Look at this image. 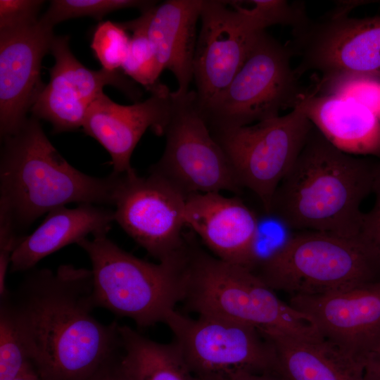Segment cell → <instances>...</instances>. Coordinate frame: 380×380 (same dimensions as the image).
Wrapping results in <instances>:
<instances>
[{
    "instance_id": "16",
    "label": "cell",
    "mask_w": 380,
    "mask_h": 380,
    "mask_svg": "<svg viewBox=\"0 0 380 380\" xmlns=\"http://www.w3.org/2000/svg\"><path fill=\"white\" fill-rule=\"evenodd\" d=\"M53 28L40 20L34 24L0 30V134L9 137L23 125L44 87L42 62L50 53Z\"/></svg>"
},
{
    "instance_id": "10",
    "label": "cell",
    "mask_w": 380,
    "mask_h": 380,
    "mask_svg": "<svg viewBox=\"0 0 380 380\" xmlns=\"http://www.w3.org/2000/svg\"><path fill=\"white\" fill-rule=\"evenodd\" d=\"M172 113L164 135L165 146L150 172L167 180L186 197L193 194L229 191L239 194L229 163L213 137L197 104L194 91L171 94Z\"/></svg>"
},
{
    "instance_id": "7",
    "label": "cell",
    "mask_w": 380,
    "mask_h": 380,
    "mask_svg": "<svg viewBox=\"0 0 380 380\" xmlns=\"http://www.w3.org/2000/svg\"><path fill=\"white\" fill-rule=\"evenodd\" d=\"M290 46L263 31L228 87L201 110L211 132L252 125L293 108L307 92L291 65Z\"/></svg>"
},
{
    "instance_id": "12",
    "label": "cell",
    "mask_w": 380,
    "mask_h": 380,
    "mask_svg": "<svg viewBox=\"0 0 380 380\" xmlns=\"http://www.w3.org/2000/svg\"><path fill=\"white\" fill-rule=\"evenodd\" d=\"M186 198L158 174L141 177L133 168L118 174L115 222L150 255L164 261L185 247Z\"/></svg>"
},
{
    "instance_id": "26",
    "label": "cell",
    "mask_w": 380,
    "mask_h": 380,
    "mask_svg": "<svg viewBox=\"0 0 380 380\" xmlns=\"http://www.w3.org/2000/svg\"><path fill=\"white\" fill-rule=\"evenodd\" d=\"M156 4L154 1L143 0H53L39 20L53 27L58 23L75 18L88 16L101 20L109 13L124 8H138L143 13Z\"/></svg>"
},
{
    "instance_id": "8",
    "label": "cell",
    "mask_w": 380,
    "mask_h": 380,
    "mask_svg": "<svg viewBox=\"0 0 380 380\" xmlns=\"http://www.w3.org/2000/svg\"><path fill=\"white\" fill-rule=\"evenodd\" d=\"M312 127L303 110L295 106L284 115L211 134L239 185L253 193L264 213H268L277 188L296 160Z\"/></svg>"
},
{
    "instance_id": "23",
    "label": "cell",
    "mask_w": 380,
    "mask_h": 380,
    "mask_svg": "<svg viewBox=\"0 0 380 380\" xmlns=\"http://www.w3.org/2000/svg\"><path fill=\"white\" fill-rule=\"evenodd\" d=\"M118 329L123 363L132 380H199L173 341H152L125 325Z\"/></svg>"
},
{
    "instance_id": "28",
    "label": "cell",
    "mask_w": 380,
    "mask_h": 380,
    "mask_svg": "<svg viewBox=\"0 0 380 380\" xmlns=\"http://www.w3.org/2000/svg\"><path fill=\"white\" fill-rule=\"evenodd\" d=\"M130 37L120 23L101 22L96 27L91 48L102 68L115 71L121 68L127 56Z\"/></svg>"
},
{
    "instance_id": "14",
    "label": "cell",
    "mask_w": 380,
    "mask_h": 380,
    "mask_svg": "<svg viewBox=\"0 0 380 380\" xmlns=\"http://www.w3.org/2000/svg\"><path fill=\"white\" fill-rule=\"evenodd\" d=\"M50 53L55 59L49 70L50 81L37 96L30 113L39 120L50 122L54 133L82 127L87 109L106 85L114 86L134 101L141 95L134 83L119 70L86 68L72 53L67 36H55Z\"/></svg>"
},
{
    "instance_id": "32",
    "label": "cell",
    "mask_w": 380,
    "mask_h": 380,
    "mask_svg": "<svg viewBox=\"0 0 380 380\" xmlns=\"http://www.w3.org/2000/svg\"><path fill=\"white\" fill-rule=\"evenodd\" d=\"M88 380H132L122 360V348L106 362Z\"/></svg>"
},
{
    "instance_id": "13",
    "label": "cell",
    "mask_w": 380,
    "mask_h": 380,
    "mask_svg": "<svg viewBox=\"0 0 380 380\" xmlns=\"http://www.w3.org/2000/svg\"><path fill=\"white\" fill-rule=\"evenodd\" d=\"M193 61V80L201 110L230 84L265 28L236 1L203 0Z\"/></svg>"
},
{
    "instance_id": "20",
    "label": "cell",
    "mask_w": 380,
    "mask_h": 380,
    "mask_svg": "<svg viewBox=\"0 0 380 380\" xmlns=\"http://www.w3.org/2000/svg\"><path fill=\"white\" fill-rule=\"evenodd\" d=\"M296 106L338 149L380 158V120L363 105L347 97L307 91Z\"/></svg>"
},
{
    "instance_id": "22",
    "label": "cell",
    "mask_w": 380,
    "mask_h": 380,
    "mask_svg": "<svg viewBox=\"0 0 380 380\" xmlns=\"http://www.w3.org/2000/svg\"><path fill=\"white\" fill-rule=\"evenodd\" d=\"M272 344L276 374L284 380H365L364 365L331 342L260 331Z\"/></svg>"
},
{
    "instance_id": "24",
    "label": "cell",
    "mask_w": 380,
    "mask_h": 380,
    "mask_svg": "<svg viewBox=\"0 0 380 380\" xmlns=\"http://www.w3.org/2000/svg\"><path fill=\"white\" fill-rule=\"evenodd\" d=\"M125 30L132 32L127 56L121 66L122 72L142 85L150 94L168 90L159 77L163 72L154 47L146 30L137 18L120 23Z\"/></svg>"
},
{
    "instance_id": "3",
    "label": "cell",
    "mask_w": 380,
    "mask_h": 380,
    "mask_svg": "<svg viewBox=\"0 0 380 380\" xmlns=\"http://www.w3.org/2000/svg\"><path fill=\"white\" fill-rule=\"evenodd\" d=\"M1 140L0 208L10 215L18 232L70 203L113 205L118 174L96 177L72 166L38 119L28 118L18 132Z\"/></svg>"
},
{
    "instance_id": "33",
    "label": "cell",
    "mask_w": 380,
    "mask_h": 380,
    "mask_svg": "<svg viewBox=\"0 0 380 380\" xmlns=\"http://www.w3.org/2000/svg\"><path fill=\"white\" fill-rule=\"evenodd\" d=\"M364 377L365 380H380V347L365 360Z\"/></svg>"
},
{
    "instance_id": "17",
    "label": "cell",
    "mask_w": 380,
    "mask_h": 380,
    "mask_svg": "<svg viewBox=\"0 0 380 380\" xmlns=\"http://www.w3.org/2000/svg\"><path fill=\"white\" fill-rule=\"evenodd\" d=\"M171 94L170 89L153 93L144 101L125 106L115 103L102 92L89 106L82 128L108 152L113 172L133 169L131 156L148 129L156 135H164L172 113Z\"/></svg>"
},
{
    "instance_id": "25",
    "label": "cell",
    "mask_w": 380,
    "mask_h": 380,
    "mask_svg": "<svg viewBox=\"0 0 380 380\" xmlns=\"http://www.w3.org/2000/svg\"><path fill=\"white\" fill-rule=\"evenodd\" d=\"M8 294L0 298V380H13L32 365Z\"/></svg>"
},
{
    "instance_id": "21",
    "label": "cell",
    "mask_w": 380,
    "mask_h": 380,
    "mask_svg": "<svg viewBox=\"0 0 380 380\" xmlns=\"http://www.w3.org/2000/svg\"><path fill=\"white\" fill-rule=\"evenodd\" d=\"M113 222L114 211L96 204L53 209L31 234L22 236L13 253L10 270H30L45 257L70 244H77L89 234L106 236Z\"/></svg>"
},
{
    "instance_id": "11",
    "label": "cell",
    "mask_w": 380,
    "mask_h": 380,
    "mask_svg": "<svg viewBox=\"0 0 380 380\" xmlns=\"http://www.w3.org/2000/svg\"><path fill=\"white\" fill-rule=\"evenodd\" d=\"M295 68L300 77L319 72L318 81L344 75L380 80V15L352 18L340 12L318 20H308L293 29Z\"/></svg>"
},
{
    "instance_id": "19",
    "label": "cell",
    "mask_w": 380,
    "mask_h": 380,
    "mask_svg": "<svg viewBox=\"0 0 380 380\" xmlns=\"http://www.w3.org/2000/svg\"><path fill=\"white\" fill-rule=\"evenodd\" d=\"M203 0H169L156 4L138 18L152 43L162 70L175 77V95L189 91L196 46V24Z\"/></svg>"
},
{
    "instance_id": "30",
    "label": "cell",
    "mask_w": 380,
    "mask_h": 380,
    "mask_svg": "<svg viewBox=\"0 0 380 380\" xmlns=\"http://www.w3.org/2000/svg\"><path fill=\"white\" fill-rule=\"evenodd\" d=\"M44 1L0 0V30L26 27L38 22Z\"/></svg>"
},
{
    "instance_id": "31",
    "label": "cell",
    "mask_w": 380,
    "mask_h": 380,
    "mask_svg": "<svg viewBox=\"0 0 380 380\" xmlns=\"http://www.w3.org/2000/svg\"><path fill=\"white\" fill-rule=\"evenodd\" d=\"M18 232L10 215L0 208V298L9 292L6 286V277L13 253L23 236H20Z\"/></svg>"
},
{
    "instance_id": "27",
    "label": "cell",
    "mask_w": 380,
    "mask_h": 380,
    "mask_svg": "<svg viewBox=\"0 0 380 380\" xmlns=\"http://www.w3.org/2000/svg\"><path fill=\"white\" fill-rule=\"evenodd\" d=\"M317 94L350 98L370 110L380 120V80L360 75H344L317 81Z\"/></svg>"
},
{
    "instance_id": "9",
    "label": "cell",
    "mask_w": 380,
    "mask_h": 380,
    "mask_svg": "<svg viewBox=\"0 0 380 380\" xmlns=\"http://www.w3.org/2000/svg\"><path fill=\"white\" fill-rule=\"evenodd\" d=\"M165 324L199 380H227L243 372L276 374L274 348L255 327L213 316L194 319L175 310Z\"/></svg>"
},
{
    "instance_id": "6",
    "label": "cell",
    "mask_w": 380,
    "mask_h": 380,
    "mask_svg": "<svg viewBox=\"0 0 380 380\" xmlns=\"http://www.w3.org/2000/svg\"><path fill=\"white\" fill-rule=\"evenodd\" d=\"M270 289L292 296L329 293L380 279L357 239L300 231L250 270Z\"/></svg>"
},
{
    "instance_id": "34",
    "label": "cell",
    "mask_w": 380,
    "mask_h": 380,
    "mask_svg": "<svg viewBox=\"0 0 380 380\" xmlns=\"http://www.w3.org/2000/svg\"><path fill=\"white\" fill-rule=\"evenodd\" d=\"M227 380H284L274 373H254L243 372L239 373Z\"/></svg>"
},
{
    "instance_id": "18",
    "label": "cell",
    "mask_w": 380,
    "mask_h": 380,
    "mask_svg": "<svg viewBox=\"0 0 380 380\" xmlns=\"http://www.w3.org/2000/svg\"><path fill=\"white\" fill-rule=\"evenodd\" d=\"M185 223L217 258L248 268L259 217L241 198L219 192L188 196Z\"/></svg>"
},
{
    "instance_id": "1",
    "label": "cell",
    "mask_w": 380,
    "mask_h": 380,
    "mask_svg": "<svg viewBox=\"0 0 380 380\" xmlns=\"http://www.w3.org/2000/svg\"><path fill=\"white\" fill-rule=\"evenodd\" d=\"M8 296L42 380H88L122 348L119 324L104 325L92 315L91 270H32Z\"/></svg>"
},
{
    "instance_id": "4",
    "label": "cell",
    "mask_w": 380,
    "mask_h": 380,
    "mask_svg": "<svg viewBox=\"0 0 380 380\" xmlns=\"http://www.w3.org/2000/svg\"><path fill=\"white\" fill-rule=\"evenodd\" d=\"M187 279L183 303L198 316L276 330L298 338H323L310 317L282 301L248 269L223 261L186 235Z\"/></svg>"
},
{
    "instance_id": "2",
    "label": "cell",
    "mask_w": 380,
    "mask_h": 380,
    "mask_svg": "<svg viewBox=\"0 0 380 380\" xmlns=\"http://www.w3.org/2000/svg\"><path fill=\"white\" fill-rule=\"evenodd\" d=\"M376 161L341 151L313 126L265 214L297 232L357 239Z\"/></svg>"
},
{
    "instance_id": "35",
    "label": "cell",
    "mask_w": 380,
    "mask_h": 380,
    "mask_svg": "<svg viewBox=\"0 0 380 380\" xmlns=\"http://www.w3.org/2000/svg\"><path fill=\"white\" fill-rule=\"evenodd\" d=\"M13 380H42L33 365H31Z\"/></svg>"
},
{
    "instance_id": "5",
    "label": "cell",
    "mask_w": 380,
    "mask_h": 380,
    "mask_svg": "<svg viewBox=\"0 0 380 380\" xmlns=\"http://www.w3.org/2000/svg\"><path fill=\"white\" fill-rule=\"evenodd\" d=\"M77 245L91 263L96 308L132 319L141 328L165 323L182 302L187 279V240L184 249L153 263L120 248L107 236L84 239Z\"/></svg>"
},
{
    "instance_id": "29",
    "label": "cell",
    "mask_w": 380,
    "mask_h": 380,
    "mask_svg": "<svg viewBox=\"0 0 380 380\" xmlns=\"http://www.w3.org/2000/svg\"><path fill=\"white\" fill-rule=\"evenodd\" d=\"M372 194L374 203L372 208L364 213L357 239L380 269V158L375 166Z\"/></svg>"
},
{
    "instance_id": "15",
    "label": "cell",
    "mask_w": 380,
    "mask_h": 380,
    "mask_svg": "<svg viewBox=\"0 0 380 380\" xmlns=\"http://www.w3.org/2000/svg\"><path fill=\"white\" fill-rule=\"evenodd\" d=\"M322 337L363 365L380 347V279L329 293L292 296Z\"/></svg>"
}]
</instances>
